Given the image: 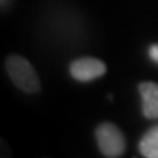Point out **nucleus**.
<instances>
[{"mask_svg": "<svg viewBox=\"0 0 158 158\" xmlns=\"http://www.w3.org/2000/svg\"><path fill=\"white\" fill-rule=\"evenodd\" d=\"M139 150L145 158H158V126H153L143 134L139 142Z\"/></svg>", "mask_w": 158, "mask_h": 158, "instance_id": "obj_5", "label": "nucleus"}, {"mask_svg": "<svg viewBox=\"0 0 158 158\" xmlns=\"http://www.w3.org/2000/svg\"><path fill=\"white\" fill-rule=\"evenodd\" d=\"M5 68L11 82L26 94H37L40 90V81L34 66L19 55H10L5 60Z\"/></svg>", "mask_w": 158, "mask_h": 158, "instance_id": "obj_1", "label": "nucleus"}, {"mask_svg": "<svg viewBox=\"0 0 158 158\" xmlns=\"http://www.w3.org/2000/svg\"><path fill=\"white\" fill-rule=\"evenodd\" d=\"M139 92L142 97V113L148 119H158V84L140 82Z\"/></svg>", "mask_w": 158, "mask_h": 158, "instance_id": "obj_4", "label": "nucleus"}, {"mask_svg": "<svg viewBox=\"0 0 158 158\" xmlns=\"http://www.w3.org/2000/svg\"><path fill=\"white\" fill-rule=\"evenodd\" d=\"M98 148L106 158H118L126 150V139L121 129L113 123H102L95 129Z\"/></svg>", "mask_w": 158, "mask_h": 158, "instance_id": "obj_2", "label": "nucleus"}, {"mask_svg": "<svg viewBox=\"0 0 158 158\" xmlns=\"http://www.w3.org/2000/svg\"><path fill=\"white\" fill-rule=\"evenodd\" d=\"M5 147H6V142L2 140V158H10V152H8V148H6V155H5Z\"/></svg>", "mask_w": 158, "mask_h": 158, "instance_id": "obj_7", "label": "nucleus"}, {"mask_svg": "<svg viewBox=\"0 0 158 158\" xmlns=\"http://www.w3.org/2000/svg\"><path fill=\"white\" fill-rule=\"evenodd\" d=\"M69 73L79 82H89L94 79H98L106 73V64L102 60L84 56V58L74 60L69 64Z\"/></svg>", "mask_w": 158, "mask_h": 158, "instance_id": "obj_3", "label": "nucleus"}, {"mask_svg": "<svg viewBox=\"0 0 158 158\" xmlns=\"http://www.w3.org/2000/svg\"><path fill=\"white\" fill-rule=\"evenodd\" d=\"M148 55H150V58H152L155 63H158V45H152L148 48Z\"/></svg>", "mask_w": 158, "mask_h": 158, "instance_id": "obj_6", "label": "nucleus"}]
</instances>
